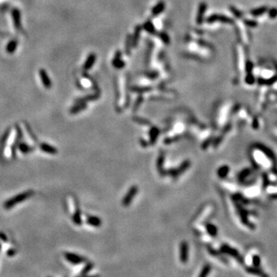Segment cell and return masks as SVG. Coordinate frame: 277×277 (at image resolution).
I'll use <instances>...</instances> for the list:
<instances>
[{
  "instance_id": "6da1fadb",
  "label": "cell",
  "mask_w": 277,
  "mask_h": 277,
  "mask_svg": "<svg viewBox=\"0 0 277 277\" xmlns=\"http://www.w3.org/2000/svg\"><path fill=\"white\" fill-rule=\"evenodd\" d=\"M33 194H34V193H33V191H32V190H29V191L21 193L15 196L14 197L11 198V199H8L7 201H6V202H4V208L6 209V210H9V209L14 207L15 206H16L19 203H20V202L29 199L30 197L33 196Z\"/></svg>"
},
{
  "instance_id": "7a4b0ae2",
  "label": "cell",
  "mask_w": 277,
  "mask_h": 277,
  "mask_svg": "<svg viewBox=\"0 0 277 277\" xmlns=\"http://www.w3.org/2000/svg\"><path fill=\"white\" fill-rule=\"evenodd\" d=\"M138 191V189L136 186H132L130 189V190L128 191L126 195L125 196L124 199H122V205L124 206H130L133 199H134V196L137 194Z\"/></svg>"
},
{
  "instance_id": "3957f363",
  "label": "cell",
  "mask_w": 277,
  "mask_h": 277,
  "mask_svg": "<svg viewBox=\"0 0 277 277\" xmlns=\"http://www.w3.org/2000/svg\"><path fill=\"white\" fill-rule=\"evenodd\" d=\"M64 256H65V258H66V260L74 265L81 264V263L86 261L85 258H83V257L77 255V254L71 253H66Z\"/></svg>"
},
{
  "instance_id": "277c9868",
  "label": "cell",
  "mask_w": 277,
  "mask_h": 277,
  "mask_svg": "<svg viewBox=\"0 0 277 277\" xmlns=\"http://www.w3.org/2000/svg\"><path fill=\"white\" fill-rule=\"evenodd\" d=\"M190 161H184V162H182L181 166H179L178 169H174V170H170V173H169L170 175L173 176V177H177L178 176H179L181 173H182L184 171H186L187 170L188 168L190 167Z\"/></svg>"
},
{
  "instance_id": "5b68a950",
  "label": "cell",
  "mask_w": 277,
  "mask_h": 277,
  "mask_svg": "<svg viewBox=\"0 0 277 277\" xmlns=\"http://www.w3.org/2000/svg\"><path fill=\"white\" fill-rule=\"evenodd\" d=\"M189 248L186 242H182L180 246V260L182 263H186L188 260V256H189Z\"/></svg>"
},
{
  "instance_id": "8992f818",
  "label": "cell",
  "mask_w": 277,
  "mask_h": 277,
  "mask_svg": "<svg viewBox=\"0 0 277 277\" xmlns=\"http://www.w3.org/2000/svg\"><path fill=\"white\" fill-rule=\"evenodd\" d=\"M39 76H40V79L42 80V84L46 89H50L52 86V82L49 79V76H48L47 73L45 69H40L39 71Z\"/></svg>"
},
{
  "instance_id": "52a82bcc",
  "label": "cell",
  "mask_w": 277,
  "mask_h": 277,
  "mask_svg": "<svg viewBox=\"0 0 277 277\" xmlns=\"http://www.w3.org/2000/svg\"><path fill=\"white\" fill-rule=\"evenodd\" d=\"M12 15H13V23L16 27V29L19 30L21 29V16H20V12L19 11L18 9H13L12 12Z\"/></svg>"
},
{
  "instance_id": "ba28073f",
  "label": "cell",
  "mask_w": 277,
  "mask_h": 277,
  "mask_svg": "<svg viewBox=\"0 0 277 277\" xmlns=\"http://www.w3.org/2000/svg\"><path fill=\"white\" fill-rule=\"evenodd\" d=\"M39 149L42 152H44V153L51 154V155H56L58 153V150H57L56 148L53 147V146H50V145L47 144V143H41L39 145Z\"/></svg>"
},
{
  "instance_id": "9c48e42d",
  "label": "cell",
  "mask_w": 277,
  "mask_h": 277,
  "mask_svg": "<svg viewBox=\"0 0 277 277\" xmlns=\"http://www.w3.org/2000/svg\"><path fill=\"white\" fill-rule=\"evenodd\" d=\"M18 129H13V130L10 131L9 136H8L7 140H6V144H7V146H11L14 144L16 140L17 137H18Z\"/></svg>"
},
{
  "instance_id": "30bf717a",
  "label": "cell",
  "mask_w": 277,
  "mask_h": 277,
  "mask_svg": "<svg viewBox=\"0 0 277 277\" xmlns=\"http://www.w3.org/2000/svg\"><path fill=\"white\" fill-rule=\"evenodd\" d=\"M96 59V54L91 53V54L88 56L86 63L84 64V69H85V70H89V69H91L92 66L95 63Z\"/></svg>"
},
{
  "instance_id": "8fae6325",
  "label": "cell",
  "mask_w": 277,
  "mask_h": 277,
  "mask_svg": "<svg viewBox=\"0 0 277 277\" xmlns=\"http://www.w3.org/2000/svg\"><path fill=\"white\" fill-rule=\"evenodd\" d=\"M206 9V4L205 3V2H202V3L199 5V13H198V15H197V17H196V22L199 24H201L202 22L203 16H204Z\"/></svg>"
},
{
  "instance_id": "7c38bea8",
  "label": "cell",
  "mask_w": 277,
  "mask_h": 277,
  "mask_svg": "<svg viewBox=\"0 0 277 277\" xmlns=\"http://www.w3.org/2000/svg\"><path fill=\"white\" fill-rule=\"evenodd\" d=\"M86 222L88 224H90V226H95V227H99L102 224V221L99 218L96 216H88L87 219H86Z\"/></svg>"
},
{
  "instance_id": "4fadbf2b",
  "label": "cell",
  "mask_w": 277,
  "mask_h": 277,
  "mask_svg": "<svg viewBox=\"0 0 277 277\" xmlns=\"http://www.w3.org/2000/svg\"><path fill=\"white\" fill-rule=\"evenodd\" d=\"M165 9V3L164 2H158V3L156 5V6H154L152 10V14L153 16H158L159 14H160Z\"/></svg>"
},
{
  "instance_id": "5bb4252c",
  "label": "cell",
  "mask_w": 277,
  "mask_h": 277,
  "mask_svg": "<svg viewBox=\"0 0 277 277\" xmlns=\"http://www.w3.org/2000/svg\"><path fill=\"white\" fill-rule=\"evenodd\" d=\"M120 52H118V53H116L115 59H113V65L115 66L116 68H117V69H122V68L125 66L124 62H122V60H120Z\"/></svg>"
},
{
  "instance_id": "9a60e30c",
  "label": "cell",
  "mask_w": 277,
  "mask_h": 277,
  "mask_svg": "<svg viewBox=\"0 0 277 277\" xmlns=\"http://www.w3.org/2000/svg\"><path fill=\"white\" fill-rule=\"evenodd\" d=\"M24 131L26 133V138L27 142H29L30 145H34L35 144V139L34 137L32 135L31 131L29 130V129L28 128V126L26 125H24Z\"/></svg>"
},
{
  "instance_id": "2e32d148",
  "label": "cell",
  "mask_w": 277,
  "mask_h": 277,
  "mask_svg": "<svg viewBox=\"0 0 277 277\" xmlns=\"http://www.w3.org/2000/svg\"><path fill=\"white\" fill-rule=\"evenodd\" d=\"M159 134V130L156 127L152 128L150 132V142L152 144L155 143L156 138H158V136Z\"/></svg>"
},
{
  "instance_id": "e0dca14e",
  "label": "cell",
  "mask_w": 277,
  "mask_h": 277,
  "mask_svg": "<svg viewBox=\"0 0 277 277\" xmlns=\"http://www.w3.org/2000/svg\"><path fill=\"white\" fill-rule=\"evenodd\" d=\"M19 150H20L21 153H24V154H27V153H30L33 150V147L30 146L29 145L26 144L25 142H21L19 145Z\"/></svg>"
},
{
  "instance_id": "ac0fdd59",
  "label": "cell",
  "mask_w": 277,
  "mask_h": 277,
  "mask_svg": "<svg viewBox=\"0 0 277 277\" xmlns=\"http://www.w3.org/2000/svg\"><path fill=\"white\" fill-rule=\"evenodd\" d=\"M86 107V105L84 102H79V104L77 106H74V107L72 108L71 110V113L72 114H76V113H79V112L82 111V110Z\"/></svg>"
},
{
  "instance_id": "d6986e66",
  "label": "cell",
  "mask_w": 277,
  "mask_h": 277,
  "mask_svg": "<svg viewBox=\"0 0 277 277\" xmlns=\"http://www.w3.org/2000/svg\"><path fill=\"white\" fill-rule=\"evenodd\" d=\"M17 48V42L15 40H12L8 43L6 46V51L9 53H13Z\"/></svg>"
},
{
  "instance_id": "ffe728a7",
  "label": "cell",
  "mask_w": 277,
  "mask_h": 277,
  "mask_svg": "<svg viewBox=\"0 0 277 277\" xmlns=\"http://www.w3.org/2000/svg\"><path fill=\"white\" fill-rule=\"evenodd\" d=\"M229 171H230L229 166H222V167H220L219 170H218V176H219L220 178H224V177H226V176H227V174L229 173Z\"/></svg>"
},
{
  "instance_id": "44dd1931",
  "label": "cell",
  "mask_w": 277,
  "mask_h": 277,
  "mask_svg": "<svg viewBox=\"0 0 277 277\" xmlns=\"http://www.w3.org/2000/svg\"><path fill=\"white\" fill-rule=\"evenodd\" d=\"M206 230H207L208 233L210 234L212 236H216L217 235V229L214 225L213 224H207L206 225Z\"/></svg>"
},
{
  "instance_id": "7402d4cb",
  "label": "cell",
  "mask_w": 277,
  "mask_h": 277,
  "mask_svg": "<svg viewBox=\"0 0 277 277\" xmlns=\"http://www.w3.org/2000/svg\"><path fill=\"white\" fill-rule=\"evenodd\" d=\"M73 222L76 225H80L82 223L81 222V213L79 211V210H76V212H74V213H73Z\"/></svg>"
},
{
  "instance_id": "603a6c76",
  "label": "cell",
  "mask_w": 277,
  "mask_h": 277,
  "mask_svg": "<svg viewBox=\"0 0 277 277\" xmlns=\"http://www.w3.org/2000/svg\"><path fill=\"white\" fill-rule=\"evenodd\" d=\"M222 251L224 252L225 253H227L230 256H237V251L234 249L230 248V246H224L222 248Z\"/></svg>"
},
{
  "instance_id": "cb8c5ba5",
  "label": "cell",
  "mask_w": 277,
  "mask_h": 277,
  "mask_svg": "<svg viewBox=\"0 0 277 277\" xmlns=\"http://www.w3.org/2000/svg\"><path fill=\"white\" fill-rule=\"evenodd\" d=\"M144 28L146 29V31L149 32L150 33H152V34L154 33V32H155V28H154L153 25L150 22H146V23L145 24Z\"/></svg>"
},
{
  "instance_id": "d4e9b609",
  "label": "cell",
  "mask_w": 277,
  "mask_h": 277,
  "mask_svg": "<svg viewBox=\"0 0 277 277\" xmlns=\"http://www.w3.org/2000/svg\"><path fill=\"white\" fill-rule=\"evenodd\" d=\"M13 155V150H12V148L10 146H6L5 147V150H4V156L6 157V158H10Z\"/></svg>"
},
{
  "instance_id": "484cf974",
  "label": "cell",
  "mask_w": 277,
  "mask_h": 277,
  "mask_svg": "<svg viewBox=\"0 0 277 277\" xmlns=\"http://www.w3.org/2000/svg\"><path fill=\"white\" fill-rule=\"evenodd\" d=\"M210 270H211V267H210V266H209V265H206V266H205L204 267H203V269H202V272H201V273L199 274V276H207L208 274H209V273H210Z\"/></svg>"
},
{
  "instance_id": "4316f807",
  "label": "cell",
  "mask_w": 277,
  "mask_h": 277,
  "mask_svg": "<svg viewBox=\"0 0 277 277\" xmlns=\"http://www.w3.org/2000/svg\"><path fill=\"white\" fill-rule=\"evenodd\" d=\"M139 33H140V27H139V26H137L136 29L135 35H134V39H133V46H136L137 41H138V35H139Z\"/></svg>"
},
{
  "instance_id": "83f0119b",
  "label": "cell",
  "mask_w": 277,
  "mask_h": 277,
  "mask_svg": "<svg viewBox=\"0 0 277 277\" xmlns=\"http://www.w3.org/2000/svg\"><path fill=\"white\" fill-rule=\"evenodd\" d=\"M93 266L91 264V263H89V264L86 265V266H85V268H84L83 270H82L81 275H86V274L87 273H89V272H90V270H91L92 268H93Z\"/></svg>"
},
{
  "instance_id": "f1b7e54d",
  "label": "cell",
  "mask_w": 277,
  "mask_h": 277,
  "mask_svg": "<svg viewBox=\"0 0 277 277\" xmlns=\"http://www.w3.org/2000/svg\"><path fill=\"white\" fill-rule=\"evenodd\" d=\"M160 38L162 39V41H163V42H164L166 44H168L169 42H170V39H169L167 35L165 34V33H161Z\"/></svg>"
},
{
  "instance_id": "f546056e",
  "label": "cell",
  "mask_w": 277,
  "mask_h": 277,
  "mask_svg": "<svg viewBox=\"0 0 277 277\" xmlns=\"http://www.w3.org/2000/svg\"><path fill=\"white\" fill-rule=\"evenodd\" d=\"M259 262H260V259H259V256H254L253 259V263L256 266H259Z\"/></svg>"
},
{
  "instance_id": "4dcf8cb0",
  "label": "cell",
  "mask_w": 277,
  "mask_h": 277,
  "mask_svg": "<svg viewBox=\"0 0 277 277\" xmlns=\"http://www.w3.org/2000/svg\"><path fill=\"white\" fill-rule=\"evenodd\" d=\"M15 254H16V250H13V249L9 250L7 251V255L9 256H14Z\"/></svg>"
},
{
  "instance_id": "1f68e13d",
  "label": "cell",
  "mask_w": 277,
  "mask_h": 277,
  "mask_svg": "<svg viewBox=\"0 0 277 277\" xmlns=\"http://www.w3.org/2000/svg\"><path fill=\"white\" fill-rule=\"evenodd\" d=\"M0 238H1V239H2V240L4 241V242H7V237H6L5 235H4V234L0 233Z\"/></svg>"
}]
</instances>
